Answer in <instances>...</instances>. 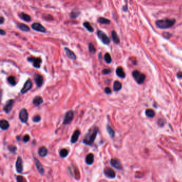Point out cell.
Masks as SVG:
<instances>
[{
  "label": "cell",
  "mask_w": 182,
  "mask_h": 182,
  "mask_svg": "<svg viewBox=\"0 0 182 182\" xmlns=\"http://www.w3.org/2000/svg\"><path fill=\"white\" fill-rule=\"evenodd\" d=\"M98 131L99 128L97 126H93L91 127L87 133L85 134L83 140V142L88 145H92L96 139Z\"/></svg>",
  "instance_id": "6da1fadb"
},
{
  "label": "cell",
  "mask_w": 182,
  "mask_h": 182,
  "mask_svg": "<svg viewBox=\"0 0 182 182\" xmlns=\"http://www.w3.org/2000/svg\"><path fill=\"white\" fill-rule=\"evenodd\" d=\"M175 22L176 20L175 19H164L157 20L156 25L157 27L161 29H166L172 27L175 24Z\"/></svg>",
  "instance_id": "7a4b0ae2"
},
{
  "label": "cell",
  "mask_w": 182,
  "mask_h": 182,
  "mask_svg": "<svg viewBox=\"0 0 182 182\" xmlns=\"http://www.w3.org/2000/svg\"><path fill=\"white\" fill-rule=\"evenodd\" d=\"M132 76L135 78V81L139 84L143 83L146 77L144 74L141 73L138 71H134L132 72Z\"/></svg>",
  "instance_id": "3957f363"
},
{
  "label": "cell",
  "mask_w": 182,
  "mask_h": 182,
  "mask_svg": "<svg viewBox=\"0 0 182 182\" xmlns=\"http://www.w3.org/2000/svg\"><path fill=\"white\" fill-rule=\"evenodd\" d=\"M74 118V112L73 111H69L65 114L63 120V124L65 125H68L73 121Z\"/></svg>",
  "instance_id": "277c9868"
},
{
  "label": "cell",
  "mask_w": 182,
  "mask_h": 182,
  "mask_svg": "<svg viewBox=\"0 0 182 182\" xmlns=\"http://www.w3.org/2000/svg\"><path fill=\"white\" fill-rule=\"evenodd\" d=\"M97 34L98 37L103 43L105 44H109L110 43V40L109 38L107 36L105 33L101 31H98Z\"/></svg>",
  "instance_id": "5b68a950"
},
{
  "label": "cell",
  "mask_w": 182,
  "mask_h": 182,
  "mask_svg": "<svg viewBox=\"0 0 182 182\" xmlns=\"http://www.w3.org/2000/svg\"><path fill=\"white\" fill-rule=\"evenodd\" d=\"M20 120L23 123H26L28 119V114L27 111L25 109H23L20 110L19 114Z\"/></svg>",
  "instance_id": "8992f818"
},
{
  "label": "cell",
  "mask_w": 182,
  "mask_h": 182,
  "mask_svg": "<svg viewBox=\"0 0 182 182\" xmlns=\"http://www.w3.org/2000/svg\"><path fill=\"white\" fill-rule=\"evenodd\" d=\"M28 61L32 62L33 66L34 67L39 68L40 67L41 64L42 63V59L40 58H35V57H29L27 59Z\"/></svg>",
  "instance_id": "52a82bcc"
},
{
  "label": "cell",
  "mask_w": 182,
  "mask_h": 182,
  "mask_svg": "<svg viewBox=\"0 0 182 182\" xmlns=\"http://www.w3.org/2000/svg\"><path fill=\"white\" fill-rule=\"evenodd\" d=\"M32 28L33 30L39 32L41 33L46 32V29H45V28L43 26H42L41 24L38 23H35L33 24L32 25Z\"/></svg>",
  "instance_id": "ba28073f"
},
{
  "label": "cell",
  "mask_w": 182,
  "mask_h": 182,
  "mask_svg": "<svg viewBox=\"0 0 182 182\" xmlns=\"http://www.w3.org/2000/svg\"><path fill=\"white\" fill-rule=\"evenodd\" d=\"M32 82L31 80H28L25 83L23 89L20 91L22 94H24L26 93L29 90H30L32 88Z\"/></svg>",
  "instance_id": "9c48e42d"
},
{
  "label": "cell",
  "mask_w": 182,
  "mask_h": 182,
  "mask_svg": "<svg viewBox=\"0 0 182 182\" xmlns=\"http://www.w3.org/2000/svg\"><path fill=\"white\" fill-rule=\"evenodd\" d=\"M104 175L107 177L109 178H115L116 174L115 171L109 167H106L105 168L104 170Z\"/></svg>",
  "instance_id": "30bf717a"
},
{
  "label": "cell",
  "mask_w": 182,
  "mask_h": 182,
  "mask_svg": "<svg viewBox=\"0 0 182 182\" xmlns=\"http://www.w3.org/2000/svg\"><path fill=\"white\" fill-rule=\"evenodd\" d=\"M16 171L18 173H22L23 170V160L20 157H18L17 159L16 162Z\"/></svg>",
  "instance_id": "8fae6325"
},
{
  "label": "cell",
  "mask_w": 182,
  "mask_h": 182,
  "mask_svg": "<svg viewBox=\"0 0 182 182\" xmlns=\"http://www.w3.org/2000/svg\"><path fill=\"white\" fill-rule=\"evenodd\" d=\"M110 164L112 166L118 170H121L122 169V164L119 160L117 159H112L110 161Z\"/></svg>",
  "instance_id": "7c38bea8"
},
{
  "label": "cell",
  "mask_w": 182,
  "mask_h": 182,
  "mask_svg": "<svg viewBox=\"0 0 182 182\" xmlns=\"http://www.w3.org/2000/svg\"><path fill=\"white\" fill-rule=\"evenodd\" d=\"M14 103V100H12V99L8 101L7 102L5 106L4 107V108H3L4 111H5V112L6 113H9L11 111V110L12 109V107H13Z\"/></svg>",
  "instance_id": "4fadbf2b"
},
{
  "label": "cell",
  "mask_w": 182,
  "mask_h": 182,
  "mask_svg": "<svg viewBox=\"0 0 182 182\" xmlns=\"http://www.w3.org/2000/svg\"><path fill=\"white\" fill-rule=\"evenodd\" d=\"M34 80L36 82V85H38L39 87H41V86L43 84V78L40 74H35L34 76Z\"/></svg>",
  "instance_id": "5bb4252c"
},
{
  "label": "cell",
  "mask_w": 182,
  "mask_h": 182,
  "mask_svg": "<svg viewBox=\"0 0 182 182\" xmlns=\"http://www.w3.org/2000/svg\"><path fill=\"white\" fill-rule=\"evenodd\" d=\"M34 159L35 160V163L36 165V167L37 169H38V172L40 173L41 175H43L44 173V169H43L42 165L41 164L40 161L36 158H34Z\"/></svg>",
  "instance_id": "9a60e30c"
},
{
  "label": "cell",
  "mask_w": 182,
  "mask_h": 182,
  "mask_svg": "<svg viewBox=\"0 0 182 182\" xmlns=\"http://www.w3.org/2000/svg\"><path fill=\"white\" fill-rule=\"evenodd\" d=\"M80 135V131L79 130H76L75 131H74L71 137V143L73 144L75 143L77 141Z\"/></svg>",
  "instance_id": "2e32d148"
},
{
  "label": "cell",
  "mask_w": 182,
  "mask_h": 182,
  "mask_svg": "<svg viewBox=\"0 0 182 182\" xmlns=\"http://www.w3.org/2000/svg\"><path fill=\"white\" fill-rule=\"evenodd\" d=\"M65 52L66 53V55H67V56L69 58L71 59H76V57L72 51H71V50L67 48H65L64 49Z\"/></svg>",
  "instance_id": "e0dca14e"
},
{
  "label": "cell",
  "mask_w": 182,
  "mask_h": 182,
  "mask_svg": "<svg viewBox=\"0 0 182 182\" xmlns=\"http://www.w3.org/2000/svg\"><path fill=\"white\" fill-rule=\"evenodd\" d=\"M9 123L8 122V121L6 120H2L0 121V127H1L2 130H6L8 129V128H9Z\"/></svg>",
  "instance_id": "ac0fdd59"
},
{
  "label": "cell",
  "mask_w": 182,
  "mask_h": 182,
  "mask_svg": "<svg viewBox=\"0 0 182 182\" xmlns=\"http://www.w3.org/2000/svg\"><path fill=\"white\" fill-rule=\"evenodd\" d=\"M43 99L40 96L35 97L33 100V104L35 106H40L43 103Z\"/></svg>",
  "instance_id": "d6986e66"
},
{
  "label": "cell",
  "mask_w": 182,
  "mask_h": 182,
  "mask_svg": "<svg viewBox=\"0 0 182 182\" xmlns=\"http://www.w3.org/2000/svg\"><path fill=\"white\" fill-rule=\"evenodd\" d=\"M94 161V156L93 154L90 153L88 154L85 158V162L88 165H92Z\"/></svg>",
  "instance_id": "ffe728a7"
},
{
  "label": "cell",
  "mask_w": 182,
  "mask_h": 182,
  "mask_svg": "<svg viewBox=\"0 0 182 182\" xmlns=\"http://www.w3.org/2000/svg\"><path fill=\"white\" fill-rule=\"evenodd\" d=\"M38 153H39V155L41 156V157L45 156L48 154L47 148L44 146H42V147H40V148L39 149V151H38Z\"/></svg>",
  "instance_id": "44dd1931"
},
{
  "label": "cell",
  "mask_w": 182,
  "mask_h": 182,
  "mask_svg": "<svg viewBox=\"0 0 182 182\" xmlns=\"http://www.w3.org/2000/svg\"><path fill=\"white\" fill-rule=\"evenodd\" d=\"M116 74L119 77L121 78H125L126 76V74L123 71V68L121 67L117 68V70H116Z\"/></svg>",
  "instance_id": "7402d4cb"
},
{
  "label": "cell",
  "mask_w": 182,
  "mask_h": 182,
  "mask_svg": "<svg viewBox=\"0 0 182 182\" xmlns=\"http://www.w3.org/2000/svg\"><path fill=\"white\" fill-rule=\"evenodd\" d=\"M18 27L20 30L24 32H29L30 31V28L27 25L23 23H19L18 24Z\"/></svg>",
  "instance_id": "603a6c76"
},
{
  "label": "cell",
  "mask_w": 182,
  "mask_h": 182,
  "mask_svg": "<svg viewBox=\"0 0 182 182\" xmlns=\"http://www.w3.org/2000/svg\"><path fill=\"white\" fill-rule=\"evenodd\" d=\"M122 88V84L118 81H116L113 84V90L114 92H119Z\"/></svg>",
  "instance_id": "cb8c5ba5"
},
{
  "label": "cell",
  "mask_w": 182,
  "mask_h": 182,
  "mask_svg": "<svg viewBox=\"0 0 182 182\" xmlns=\"http://www.w3.org/2000/svg\"><path fill=\"white\" fill-rule=\"evenodd\" d=\"M112 38L113 41H114V43L117 44H119L120 43V39L117 34V33L114 31L112 32Z\"/></svg>",
  "instance_id": "d4e9b609"
},
{
  "label": "cell",
  "mask_w": 182,
  "mask_h": 182,
  "mask_svg": "<svg viewBox=\"0 0 182 182\" xmlns=\"http://www.w3.org/2000/svg\"><path fill=\"white\" fill-rule=\"evenodd\" d=\"M80 15V11L77 9H74L70 14V17L72 19H76Z\"/></svg>",
  "instance_id": "484cf974"
},
{
  "label": "cell",
  "mask_w": 182,
  "mask_h": 182,
  "mask_svg": "<svg viewBox=\"0 0 182 182\" xmlns=\"http://www.w3.org/2000/svg\"><path fill=\"white\" fill-rule=\"evenodd\" d=\"M20 17L21 19H22L24 21L29 22L31 20V17L30 16H29L27 14H26L25 13H21L20 15Z\"/></svg>",
  "instance_id": "4316f807"
},
{
  "label": "cell",
  "mask_w": 182,
  "mask_h": 182,
  "mask_svg": "<svg viewBox=\"0 0 182 182\" xmlns=\"http://www.w3.org/2000/svg\"><path fill=\"white\" fill-rule=\"evenodd\" d=\"M145 114L149 118H153L155 115V112L151 109L146 110L145 111Z\"/></svg>",
  "instance_id": "83f0119b"
},
{
  "label": "cell",
  "mask_w": 182,
  "mask_h": 182,
  "mask_svg": "<svg viewBox=\"0 0 182 182\" xmlns=\"http://www.w3.org/2000/svg\"><path fill=\"white\" fill-rule=\"evenodd\" d=\"M106 129H107V132H108L109 134L110 135V137L111 138H113L115 135V132H114V131L113 130L112 128L110 126L107 125L106 127Z\"/></svg>",
  "instance_id": "f1b7e54d"
},
{
  "label": "cell",
  "mask_w": 182,
  "mask_h": 182,
  "mask_svg": "<svg viewBox=\"0 0 182 182\" xmlns=\"http://www.w3.org/2000/svg\"><path fill=\"white\" fill-rule=\"evenodd\" d=\"M83 25L84 27L86 29V30H87L89 32H94V30L93 27L92 26V25H91L90 24V23H89L88 22H84V23H83Z\"/></svg>",
  "instance_id": "f546056e"
},
{
  "label": "cell",
  "mask_w": 182,
  "mask_h": 182,
  "mask_svg": "<svg viewBox=\"0 0 182 182\" xmlns=\"http://www.w3.org/2000/svg\"><path fill=\"white\" fill-rule=\"evenodd\" d=\"M98 23H101V24H110L111 23L110 20L109 19L103 18V17L99 18L98 19Z\"/></svg>",
  "instance_id": "4dcf8cb0"
},
{
  "label": "cell",
  "mask_w": 182,
  "mask_h": 182,
  "mask_svg": "<svg viewBox=\"0 0 182 182\" xmlns=\"http://www.w3.org/2000/svg\"><path fill=\"white\" fill-rule=\"evenodd\" d=\"M68 154V152L67 151V150H66L65 148L62 149L59 152V155L60 156L61 158H65L67 156Z\"/></svg>",
  "instance_id": "1f68e13d"
},
{
  "label": "cell",
  "mask_w": 182,
  "mask_h": 182,
  "mask_svg": "<svg viewBox=\"0 0 182 182\" xmlns=\"http://www.w3.org/2000/svg\"><path fill=\"white\" fill-rule=\"evenodd\" d=\"M8 81L9 82V83L12 85H15L16 84V78L13 76H10L8 78Z\"/></svg>",
  "instance_id": "d6a6232c"
},
{
  "label": "cell",
  "mask_w": 182,
  "mask_h": 182,
  "mask_svg": "<svg viewBox=\"0 0 182 182\" xmlns=\"http://www.w3.org/2000/svg\"><path fill=\"white\" fill-rule=\"evenodd\" d=\"M104 59L106 61V63L107 64H110L112 62V58L111 55H110L109 53H106L104 56Z\"/></svg>",
  "instance_id": "836d02e7"
},
{
  "label": "cell",
  "mask_w": 182,
  "mask_h": 182,
  "mask_svg": "<svg viewBox=\"0 0 182 182\" xmlns=\"http://www.w3.org/2000/svg\"><path fill=\"white\" fill-rule=\"evenodd\" d=\"M89 50L90 53H93V54H94V53H95V52H96V48H95L94 45L92 43H90L89 44Z\"/></svg>",
  "instance_id": "e575fe53"
},
{
  "label": "cell",
  "mask_w": 182,
  "mask_h": 182,
  "mask_svg": "<svg viewBox=\"0 0 182 182\" xmlns=\"http://www.w3.org/2000/svg\"><path fill=\"white\" fill-rule=\"evenodd\" d=\"M32 120L34 122H39L41 120V117L39 115H37L33 117L32 118Z\"/></svg>",
  "instance_id": "d590c367"
},
{
  "label": "cell",
  "mask_w": 182,
  "mask_h": 182,
  "mask_svg": "<svg viewBox=\"0 0 182 182\" xmlns=\"http://www.w3.org/2000/svg\"><path fill=\"white\" fill-rule=\"evenodd\" d=\"M8 149L11 152H15L17 151L16 146H15V145H12L8 146Z\"/></svg>",
  "instance_id": "8d00e7d4"
},
{
  "label": "cell",
  "mask_w": 182,
  "mask_h": 182,
  "mask_svg": "<svg viewBox=\"0 0 182 182\" xmlns=\"http://www.w3.org/2000/svg\"><path fill=\"white\" fill-rule=\"evenodd\" d=\"M163 36L164 37V38H166L167 39H169V38H170L172 36V35L171 34H170V33H167V32H164L163 33Z\"/></svg>",
  "instance_id": "74e56055"
},
{
  "label": "cell",
  "mask_w": 182,
  "mask_h": 182,
  "mask_svg": "<svg viewBox=\"0 0 182 182\" xmlns=\"http://www.w3.org/2000/svg\"><path fill=\"white\" fill-rule=\"evenodd\" d=\"M30 136H29L28 135H25L23 137V142H25V143H27L28 142L29 140H30Z\"/></svg>",
  "instance_id": "f35d334b"
},
{
  "label": "cell",
  "mask_w": 182,
  "mask_h": 182,
  "mask_svg": "<svg viewBox=\"0 0 182 182\" xmlns=\"http://www.w3.org/2000/svg\"><path fill=\"white\" fill-rule=\"evenodd\" d=\"M17 180L18 182H23V181H26L25 179H24V178L22 176H18L17 177Z\"/></svg>",
  "instance_id": "ab89813d"
},
{
  "label": "cell",
  "mask_w": 182,
  "mask_h": 182,
  "mask_svg": "<svg viewBox=\"0 0 182 182\" xmlns=\"http://www.w3.org/2000/svg\"><path fill=\"white\" fill-rule=\"evenodd\" d=\"M111 73V70L110 69H104L103 70L102 73L104 75H106V74H109Z\"/></svg>",
  "instance_id": "60d3db41"
},
{
  "label": "cell",
  "mask_w": 182,
  "mask_h": 182,
  "mask_svg": "<svg viewBox=\"0 0 182 182\" xmlns=\"http://www.w3.org/2000/svg\"><path fill=\"white\" fill-rule=\"evenodd\" d=\"M112 91L111 90V89L109 87H106L105 89V93L107 94H111Z\"/></svg>",
  "instance_id": "b9f144b4"
},
{
  "label": "cell",
  "mask_w": 182,
  "mask_h": 182,
  "mask_svg": "<svg viewBox=\"0 0 182 182\" xmlns=\"http://www.w3.org/2000/svg\"><path fill=\"white\" fill-rule=\"evenodd\" d=\"M177 77L179 78H182V72L178 73L177 74Z\"/></svg>",
  "instance_id": "7bdbcfd3"
},
{
  "label": "cell",
  "mask_w": 182,
  "mask_h": 182,
  "mask_svg": "<svg viewBox=\"0 0 182 182\" xmlns=\"http://www.w3.org/2000/svg\"><path fill=\"white\" fill-rule=\"evenodd\" d=\"M0 34H1V35L3 36V35H5L6 33L5 31H3V30H2V29H1V30H0Z\"/></svg>",
  "instance_id": "ee69618b"
},
{
  "label": "cell",
  "mask_w": 182,
  "mask_h": 182,
  "mask_svg": "<svg viewBox=\"0 0 182 182\" xmlns=\"http://www.w3.org/2000/svg\"><path fill=\"white\" fill-rule=\"evenodd\" d=\"M4 21H5V19H4V18L3 17H1V20H0V22H1V24H2L4 22Z\"/></svg>",
  "instance_id": "f6af8a7d"
}]
</instances>
